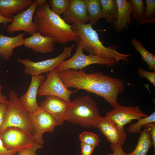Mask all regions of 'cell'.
Wrapping results in <instances>:
<instances>
[{
	"mask_svg": "<svg viewBox=\"0 0 155 155\" xmlns=\"http://www.w3.org/2000/svg\"><path fill=\"white\" fill-rule=\"evenodd\" d=\"M39 1L33 17L38 32L44 36L54 38L55 42L63 44L77 41L78 36L71 25L52 11L46 0H39Z\"/></svg>",
	"mask_w": 155,
	"mask_h": 155,
	"instance_id": "6da1fadb",
	"label": "cell"
},
{
	"mask_svg": "<svg viewBox=\"0 0 155 155\" xmlns=\"http://www.w3.org/2000/svg\"><path fill=\"white\" fill-rule=\"evenodd\" d=\"M73 31L78 36L77 45L80 44L84 51L89 54L104 58L114 59L119 64L121 60L128 62L132 54H123L117 50V46H105L100 40L98 34L89 23H74L71 25Z\"/></svg>",
	"mask_w": 155,
	"mask_h": 155,
	"instance_id": "7a4b0ae2",
	"label": "cell"
},
{
	"mask_svg": "<svg viewBox=\"0 0 155 155\" xmlns=\"http://www.w3.org/2000/svg\"><path fill=\"white\" fill-rule=\"evenodd\" d=\"M102 117L96 103L88 95L79 96L69 103L65 121L83 127L96 128Z\"/></svg>",
	"mask_w": 155,
	"mask_h": 155,
	"instance_id": "3957f363",
	"label": "cell"
},
{
	"mask_svg": "<svg viewBox=\"0 0 155 155\" xmlns=\"http://www.w3.org/2000/svg\"><path fill=\"white\" fill-rule=\"evenodd\" d=\"M64 84L67 88L83 90L97 96L102 97L104 81L100 72L87 73L82 70L67 69L58 72Z\"/></svg>",
	"mask_w": 155,
	"mask_h": 155,
	"instance_id": "277c9868",
	"label": "cell"
},
{
	"mask_svg": "<svg viewBox=\"0 0 155 155\" xmlns=\"http://www.w3.org/2000/svg\"><path fill=\"white\" fill-rule=\"evenodd\" d=\"M9 100L3 125L0 129V135L6 129L11 127L20 128L34 136V127L30 114L24 108L16 92L12 90L8 94Z\"/></svg>",
	"mask_w": 155,
	"mask_h": 155,
	"instance_id": "5b68a950",
	"label": "cell"
},
{
	"mask_svg": "<svg viewBox=\"0 0 155 155\" xmlns=\"http://www.w3.org/2000/svg\"><path fill=\"white\" fill-rule=\"evenodd\" d=\"M76 51L70 59L64 61L56 68L58 72L67 69L82 70L86 67L93 64H98L112 67L117 63L113 59L100 57L89 54L85 55L80 44L77 45Z\"/></svg>",
	"mask_w": 155,
	"mask_h": 155,
	"instance_id": "8992f818",
	"label": "cell"
},
{
	"mask_svg": "<svg viewBox=\"0 0 155 155\" xmlns=\"http://www.w3.org/2000/svg\"><path fill=\"white\" fill-rule=\"evenodd\" d=\"M74 46V44L70 46H65L61 54L54 58L46 60L35 62L29 59H20L17 61L24 65L23 71L26 74L32 76L49 73L55 69L66 59L71 57Z\"/></svg>",
	"mask_w": 155,
	"mask_h": 155,
	"instance_id": "52a82bcc",
	"label": "cell"
},
{
	"mask_svg": "<svg viewBox=\"0 0 155 155\" xmlns=\"http://www.w3.org/2000/svg\"><path fill=\"white\" fill-rule=\"evenodd\" d=\"M0 137L7 150L16 153L31 147L35 143L33 135L15 127L6 129L0 134Z\"/></svg>",
	"mask_w": 155,
	"mask_h": 155,
	"instance_id": "ba28073f",
	"label": "cell"
},
{
	"mask_svg": "<svg viewBox=\"0 0 155 155\" xmlns=\"http://www.w3.org/2000/svg\"><path fill=\"white\" fill-rule=\"evenodd\" d=\"M77 90H70L64 84L56 69L49 72L46 79L40 86L38 92L39 97L53 96L60 98L67 103L71 101V95Z\"/></svg>",
	"mask_w": 155,
	"mask_h": 155,
	"instance_id": "9c48e42d",
	"label": "cell"
},
{
	"mask_svg": "<svg viewBox=\"0 0 155 155\" xmlns=\"http://www.w3.org/2000/svg\"><path fill=\"white\" fill-rule=\"evenodd\" d=\"M29 114L34 129L35 143L42 146L44 143L43 134L46 132H53L58 123L53 116L40 106L35 112Z\"/></svg>",
	"mask_w": 155,
	"mask_h": 155,
	"instance_id": "30bf717a",
	"label": "cell"
},
{
	"mask_svg": "<svg viewBox=\"0 0 155 155\" xmlns=\"http://www.w3.org/2000/svg\"><path fill=\"white\" fill-rule=\"evenodd\" d=\"M39 3V0H34L32 5L27 9L15 15L11 23L7 27L6 31L10 33L23 31L31 35L38 32L33 20Z\"/></svg>",
	"mask_w": 155,
	"mask_h": 155,
	"instance_id": "8fae6325",
	"label": "cell"
},
{
	"mask_svg": "<svg viewBox=\"0 0 155 155\" xmlns=\"http://www.w3.org/2000/svg\"><path fill=\"white\" fill-rule=\"evenodd\" d=\"M143 112L138 106H122L120 104L113 109L107 112L106 116L111 119L120 129L134 120H139L148 116Z\"/></svg>",
	"mask_w": 155,
	"mask_h": 155,
	"instance_id": "7c38bea8",
	"label": "cell"
},
{
	"mask_svg": "<svg viewBox=\"0 0 155 155\" xmlns=\"http://www.w3.org/2000/svg\"><path fill=\"white\" fill-rule=\"evenodd\" d=\"M97 128L105 136L107 140L114 146H122L127 139L124 127L119 128L115 122L106 116L102 117Z\"/></svg>",
	"mask_w": 155,
	"mask_h": 155,
	"instance_id": "4fadbf2b",
	"label": "cell"
},
{
	"mask_svg": "<svg viewBox=\"0 0 155 155\" xmlns=\"http://www.w3.org/2000/svg\"><path fill=\"white\" fill-rule=\"evenodd\" d=\"M32 76L30 84L27 92L19 98L21 104L29 114L34 112L39 108L37 96L40 86L45 80L44 76L42 74Z\"/></svg>",
	"mask_w": 155,
	"mask_h": 155,
	"instance_id": "5bb4252c",
	"label": "cell"
},
{
	"mask_svg": "<svg viewBox=\"0 0 155 155\" xmlns=\"http://www.w3.org/2000/svg\"><path fill=\"white\" fill-rule=\"evenodd\" d=\"M63 17L64 21L69 25L76 23L87 24L89 20L86 0H71Z\"/></svg>",
	"mask_w": 155,
	"mask_h": 155,
	"instance_id": "9a60e30c",
	"label": "cell"
},
{
	"mask_svg": "<svg viewBox=\"0 0 155 155\" xmlns=\"http://www.w3.org/2000/svg\"><path fill=\"white\" fill-rule=\"evenodd\" d=\"M68 103L62 99L53 96H46V98L40 103L39 106L53 116L58 125L63 124Z\"/></svg>",
	"mask_w": 155,
	"mask_h": 155,
	"instance_id": "2e32d148",
	"label": "cell"
},
{
	"mask_svg": "<svg viewBox=\"0 0 155 155\" xmlns=\"http://www.w3.org/2000/svg\"><path fill=\"white\" fill-rule=\"evenodd\" d=\"M55 42L54 38L44 36L38 32L24 39V45L34 52L47 53L53 52Z\"/></svg>",
	"mask_w": 155,
	"mask_h": 155,
	"instance_id": "e0dca14e",
	"label": "cell"
},
{
	"mask_svg": "<svg viewBox=\"0 0 155 155\" xmlns=\"http://www.w3.org/2000/svg\"><path fill=\"white\" fill-rule=\"evenodd\" d=\"M118 7V13L115 21L112 24L116 31L119 33L126 30L131 24V14L133 8L131 3L125 0H116Z\"/></svg>",
	"mask_w": 155,
	"mask_h": 155,
	"instance_id": "ac0fdd59",
	"label": "cell"
},
{
	"mask_svg": "<svg viewBox=\"0 0 155 155\" xmlns=\"http://www.w3.org/2000/svg\"><path fill=\"white\" fill-rule=\"evenodd\" d=\"M34 0H0V14L4 17L13 19L14 14L26 10Z\"/></svg>",
	"mask_w": 155,
	"mask_h": 155,
	"instance_id": "d6986e66",
	"label": "cell"
},
{
	"mask_svg": "<svg viewBox=\"0 0 155 155\" xmlns=\"http://www.w3.org/2000/svg\"><path fill=\"white\" fill-rule=\"evenodd\" d=\"M24 33L13 37H9L0 34V56L8 60L13 55L14 48L24 44Z\"/></svg>",
	"mask_w": 155,
	"mask_h": 155,
	"instance_id": "ffe728a7",
	"label": "cell"
},
{
	"mask_svg": "<svg viewBox=\"0 0 155 155\" xmlns=\"http://www.w3.org/2000/svg\"><path fill=\"white\" fill-rule=\"evenodd\" d=\"M143 131H141L137 143L135 150L125 155H146L149 148L152 145L149 128L146 126Z\"/></svg>",
	"mask_w": 155,
	"mask_h": 155,
	"instance_id": "44dd1931",
	"label": "cell"
},
{
	"mask_svg": "<svg viewBox=\"0 0 155 155\" xmlns=\"http://www.w3.org/2000/svg\"><path fill=\"white\" fill-rule=\"evenodd\" d=\"M103 18L106 22L113 24L116 19L118 7L116 0H100Z\"/></svg>",
	"mask_w": 155,
	"mask_h": 155,
	"instance_id": "7402d4cb",
	"label": "cell"
},
{
	"mask_svg": "<svg viewBox=\"0 0 155 155\" xmlns=\"http://www.w3.org/2000/svg\"><path fill=\"white\" fill-rule=\"evenodd\" d=\"M88 20L92 26L103 18L102 7L100 0H86Z\"/></svg>",
	"mask_w": 155,
	"mask_h": 155,
	"instance_id": "603a6c76",
	"label": "cell"
},
{
	"mask_svg": "<svg viewBox=\"0 0 155 155\" xmlns=\"http://www.w3.org/2000/svg\"><path fill=\"white\" fill-rule=\"evenodd\" d=\"M131 43L141 55L142 60L146 62L148 69L155 71V55L148 51L136 37L132 38Z\"/></svg>",
	"mask_w": 155,
	"mask_h": 155,
	"instance_id": "cb8c5ba5",
	"label": "cell"
},
{
	"mask_svg": "<svg viewBox=\"0 0 155 155\" xmlns=\"http://www.w3.org/2000/svg\"><path fill=\"white\" fill-rule=\"evenodd\" d=\"M129 1L131 3L133 6L132 19L136 21L139 24L144 19L146 5L143 0H130Z\"/></svg>",
	"mask_w": 155,
	"mask_h": 155,
	"instance_id": "d4e9b609",
	"label": "cell"
},
{
	"mask_svg": "<svg viewBox=\"0 0 155 155\" xmlns=\"http://www.w3.org/2000/svg\"><path fill=\"white\" fill-rule=\"evenodd\" d=\"M152 123H155V111L149 116L142 118L137 122L131 124L128 128V132L130 134L140 133L144 125Z\"/></svg>",
	"mask_w": 155,
	"mask_h": 155,
	"instance_id": "484cf974",
	"label": "cell"
},
{
	"mask_svg": "<svg viewBox=\"0 0 155 155\" xmlns=\"http://www.w3.org/2000/svg\"><path fill=\"white\" fill-rule=\"evenodd\" d=\"M145 4L146 5V10L144 19L136 26L145 23L155 24V0H145Z\"/></svg>",
	"mask_w": 155,
	"mask_h": 155,
	"instance_id": "4316f807",
	"label": "cell"
},
{
	"mask_svg": "<svg viewBox=\"0 0 155 155\" xmlns=\"http://www.w3.org/2000/svg\"><path fill=\"white\" fill-rule=\"evenodd\" d=\"M70 1L71 0H49L48 2L52 11L60 16L65 12Z\"/></svg>",
	"mask_w": 155,
	"mask_h": 155,
	"instance_id": "83f0119b",
	"label": "cell"
},
{
	"mask_svg": "<svg viewBox=\"0 0 155 155\" xmlns=\"http://www.w3.org/2000/svg\"><path fill=\"white\" fill-rule=\"evenodd\" d=\"M81 142L95 147L99 144L100 140L96 134L89 132L84 131L79 136Z\"/></svg>",
	"mask_w": 155,
	"mask_h": 155,
	"instance_id": "f1b7e54d",
	"label": "cell"
},
{
	"mask_svg": "<svg viewBox=\"0 0 155 155\" xmlns=\"http://www.w3.org/2000/svg\"><path fill=\"white\" fill-rule=\"evenodd\" d=\"M138 71L141 77L146 78L155 86V71L150 72L139 68Z\"/></svg>",
	"mask_w": 155,
	"mask_h": 155,
	"instance_id": "f546056e",
	"label": "cell"
},
{
	"mask_svg": "<svg viewBox=\"0 0 155 155\" xmlns=\"http://www.w3.org/2000/svg\"><path fill=\"white\" fill-rule=\"evenodd\" d=\"M42 147V146L35 143L31 147L18 152V155H36V151Z\"/></svg>",
	"mask_w": 155,
	"mask_h": 155,
	"instance_id": "4dcf8cb0",
	"label": "cell"
},
{
	"mask_svg": "<svg viewBox=\"0 0 155 155\" xmlns=\"http://www.w3.org/2000/svg\"><path fill=\"white\" fill-rule=\"evenodd\" d=\"M8 105V100L0 103V129L4 121Z\"/></svg>",
	"mask_w": 155,
	"mask_h": 155,
	"instance_id": "1f68e13d",
	"label": "cell"
},
{
	"mask_svg": "<svg viewBox=\"0 0 155 155\" xmlns=\"http://www.w3.org/2000/svg\"><path fill=\"white\" fill-rule=\"evenodd\" d=\"M81 155H91L95 147L83 143H81Z\"/></svg>",
	"mask_w": 155,
	"mask_h": 155,
	"instance_id": "d6a6232c",
	"label": "cell"
},
{
	"mask_svg": "<svg viewBox=\"0 0 155 155\" xmlns=\"http://www.w3.org/2000/svg\"><path fill=\"white\" fill-rule=\"evenodd\" d=\"M148 127L150 129V132L152 139V145L153 147L154 155L155 154V123H152L144 125L143 127Z\"/></svg>",
	"mask_w": 155,
	"mask_h": 155,
	"instance_id": "836d02e7",
	"label": "cell"
},
{
	"mask_svg": "<svg viewBox=\"0 0 155 155\" xmlns=\"http://www.w3.org/2000/svg\"><path fill=\"white\" fill-rule=\"evenodd\" d=\"M110 146L113 152L108 153L107 155H125L122 146H115L111 144Z\"/></svg>",
	"mask_w": 155,
	"mask_h": 155,
	"instance_id": "e575fe53",
	"label": "cell"
},
{
	"mask_svg": "<svg viewBox=\"0 0 155 155\" xmlns=\"http://www.w3.org/2000/svg\"><path fill=\"white\" fill-rule=\"evenodd\" d=\"M16 153L7 150L3 146L2 141L0 137V155H9Z\"/></svg>",
	"mask_w": 155,
	"mask_h": 155,
	"instance_id": "d590c367",
	"label": "cell"
},
{
	"mask_svg": "<svg viewBox=\"0 0 155 155\" xmlns=\"http://www.w3.org/2000/svg\"><path fill=\"white\" fill-rule=\"evenodd\" d=\"M13 19L6 18L0 14V24L3 23L4 27H5L8 22H11Z\"/></svg>",
	"mask_w": 155,
	"mask_h": 155,
	"instance_id": "8d00e7d4",
	"label": "cell"
},
{
	"mask_svg": "<svg viewBox=\"0 0 155 155\" xmlns=\"http://www.w3.org/2000/svg\"><path fill=\"white\" fill-rule=\"evenodd\" d=\"M3 88L2 86L0 84V103L7 101V97L2 94V90Z\"/></svg>",
	"mask_w": 155,
	"mask_h": 155,
	"instance_id": "74e56055",
	"label": "cell"
},
{
	"mask_svg": "<svg viewBox=\"0 0 155 155\" xmlns=\"http://www.w3.org/2000/svg\"><path fill=\"white\" fill-rule=\"evenodd\" d=\"M15 154H14V153H13V154H10L9 155H15Z\"/></svg>",
	"mask_w": 155,
	"mask_h": 155,
	"instance_id": "f35d334b",
	"label": "cell"
},
{
	"mask_svg": "<svg viewBox=\"0 0 155 155\" xmlns=\"http://www.w3.org/2000/svg\"></svg>",
	"mask_w": 155,
	"mask_h": 155,
	"instance_id": "ab89813d",
	"label": "cell"
}]
</instances>
